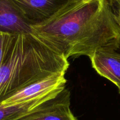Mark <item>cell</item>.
<instances>
[{
	"instance_id": "cell-8",
	"label": "cell",
	"mask_w": 120,
	"mask_h": 120,
	"mask_svg": "<svg viewBox=\"0 0 120 120\" xmlns=\"http://www.w3.org/2000/svg\"><path fill=\"white\" fill-rule=\"evenodd\" d=\"M65 87L53 90L36 98L12 105L0 104V120H16L42 103L57 96Z\"/></svg>"
},
{
	"instance_id": "cell-3",
	"label": "cell",
	"mask_w": 120,
	"mask_h": 120,
	"mask_svg": "<svg viewBox=\"0 0 120 120\" xmlns=\"http://www.w3.org/2000/svg\"><path fill=\"white\" fill-rule=\"evenodd\" d=\"M71 0H10L23 19L31 26L51 18Z\"/></svg>"
},
{
	"instance_id": "cell-2",
	"label": "cell",
	"mask_w": 120,
	"mask_h": 120,
	"mask_svg": "<svg viewBox=\"0 0 120 120\" xmlns=\"http://www.w3.org/2000/svg\"><path fill=\"white\" fill-rule=\"evenodd\" d=\"M68 59L32 34L16 35L0 66V104L25 87L58 73L66 72Z\"/></svg>"
},
{
	"instance_id": "cell-4",
	"label": "cell",
	"mask_w": 120,
	"mask_h": 120,
	"mask_svg": "<svg viewBox=\"0 0 120 120\" xmlns=\"http://www.w3.org/2000/svg\"><path fill=\"white\" fill-rule=\"evenodd\" d=\"M16 120H77L70 109V92L64 88L53 98Z\"/></svg>"
},
{
	"instance_id": "cell-6",
	"label": "cell",
	"mask_w": 120,
	"mask_h": 120,
	"mask_svg": "<svg viewBox=\"0 0 120 120\" xmlns=\"http://www.w3.org/2000/svg\"><path fill=\"white\" fill-rule=\"evenodd\" d=\"M93 68L100 76L120 87V53L117 50H101L90 57Z\"/></svg>"
},
{
	"instance_id": "cell-12",
	"label": "cell",
	"mask_w": 120,
	"mask_h": 120,
	"mask_svg": "<svg viewBox=\"0 0 120 120\" xmlns=\"http://www.w3.org/2000/svg\"><path fill=\"white\" fill-rule=\"evenodd\" d=\"M117 22H118V25H119V27H120V20H117Z\"/></svg>"
},
{
	"instance_id": "cell-10",
	"label": "cell",
	"mask_w": 120,
	"mask_h": 120,
	"mask_svg": "<svg viewBox=\"0 0 120 120\" xmlns=\"http://www.w3.org/2000/svg\"><path fill=\"white\" fill-rule=\"evenodd\" d=\"M110 2L112 6V8L113 9L114 12L117 19L120 21V0Z\"/></svg>"
},
{
	"instance_id": "cell-1",
	"label": "cell",
	"mask_w": 120,
	"mask_h": 120,
	"mask_svg": "<svg viewBox=\"0 0 120 120\" xmlns=\"http://www.w3.org/2000/svg\"><path fill=\"white\" fill-rule=\"evenodd\" d=\"M32 34L50 48L71 57L117 50L120 29L109 0H71L46 22L32 26Z\"/></svg>"
},
{
	"instance_id": "cell-11",
	"label": "cell",
	"mask_w": 120,
	"mask_h": 120,
	"mask_svg": "<svg viewBox=\"0 0 120 120\" xmlns=\"http://www.w3.org/2000/svg\"><path fill=\"white\" fill-rule=\"evenodd\" d=\"M110 2H114V1H120V0H109Z\"/></svg>"
},
{
	"instance_id": "cell-9",
	"label": "cell",
	"mask_w": 120,
	"mask_h": 120,
	"mask_svg": "<svg viewBox=\"0 0 120 120\" xmlns=\"http://www.w3.org/2000/svg\"><path fill=\"white\" fill-rule=\"evenodd\" d=\"M17 35L0 30V66L10 53Z\"/></svg>"
},
{
	"instance_id": "cell-13",
	"label": "cell",
	"mask_w": 120,
	"mask_h": 120,
	"mask_svg": "<svg viewBox=\"0 0 120 120\" xmlns=\"http://www.w3.org/2000/svg\"><path fill=\"white\" fill-rule=\"evenodd\" d=\"M118 91H119V93H120V87L118 88Z\"/></svg>"
},
{
	"instance_id": "cell-7",
	"label": "cell",
	"mask_w": 120,
	"mask_h": 120,
	"mask_svg": "<svg viewBox=\"0 0 120 120\" xmlns=\"http://www.w3.org/2000/svg\"><path fill=\"white\" fill-rule=\"evenodd\" d=\"M0 30L15 34H32V28L10 0H0Z\"/></svg>"
},
{
	"instance_id": "cell-5",
	"label": "cell",
	"mask_w": 120,
	"mask_h": 120,
	"mask_svg": "<svg viewBox=\"0 0 120 120\" xmlns=\"http://www.w3.org/2000/svg\"><path fill=\"white\" fill-rule=\"evenodd\" d=\"M66 73H58L37 81L17 91L1 103L2 105H12L41 97L53 90L65 87Z\"/></svg>"
}]
</instances>
